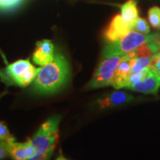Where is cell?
<instances>
[{"label":"cell","mask_w":160,"mask_h":160,"mask_svg":"<svg viewBox=\"0 0 160 160\" xmlns=\"http://www.w3.org/2000/svg\"><path fill=\"white\" fill-rule=\"evenodd\" d=\"M148 20L153 28L160 29V8L153 6L148 10Z\"/></svg>","instance_id":"obj_13"},{"label":"cell","mask_w":160,"mask_h":160,"mask_svg":"<svg viewBox=\"0 0 160 160\" xmlns=\"http://www.w3.org/2000/svg\"><path fill=\"white\" fill-rule=\"evenodd\" d=\"M125 55L102 56L87 89H96L112 85L116 69Z\"/></svg>","instance_id":"obj_5"},{"label":"cell","mask_w":160,"mask_h":160,"mask_svg":"<svg viewBox=\"0 0 160 160\" xmlns=\"http://www.w3.org/2000/svg\"><path fill=\"white\" fill-rule=\"evenodd\" d=\"M132 52L124 57L116 69L113 83H112V86L116 89H120L126 87L128 80L131 73V59L133 56Z\"/></svg>","instance_id":"obj_10"},{"label":"cell","mask_w":160,"mask_h":160,"mask_svg":"<svg viewBox=\"0 0 160 160\" xmlns=\"http://www.w3.org/2000/svg\"><path fill=\"white\" fill-rule=\"evenodd\" d=\"M54 45L51 40L43 39L37 42V48L33 53V61L39 66H44L54 59Z\"/></svg>","instance_id":"obj_9"},{"label":"cell","mask_w":160,"mask_h":160,"mask_svg":"<svg viewBox=\"0 0 160 160\" xmlns=\"http://www.w3.org/2000/svg\"><path fill=\"white\" fill-rule=\"evenodd\" d=\"M5 146L8 155L13 160H31L37 155V151L29 139L25 142H5Z\"/></svg>","instance_id":"obj_7"},{"label":"cell","mask_w":160,"mask_h":160,"mask_svg":"<svg viewBox=\"0 0 160 160\" xmlns=\"http://www.w3.org/2000/svg\"><path fill=\"white\" fill-rule=\"evenodd\" d=\"M5 68H0V80L8 86L25 88L33 82L38 70L30 60L19 59L11 64L6 62Z\"/></svg>","instance_id":"obj_3"},{"label":"cell","mask_w":160,"mask_h":160,"mask_svg":"<svg viewBox=\"0 0 160 160\" xmlns=\"http://www.w3.org/2000/svg\"><path fill=\"white\" fill-rule=\"evenodd\" d=\"M132 100H133V97L128 94L127 93L115 91L99 98V99H97V104L99 105L100 109H105L130 102Z\"/></svg>","instance_id":"obj_11"},{"label":"cell","mask_w":160,"mask_h":160,"mask_svg":"<svg viewBox=\"0 0 160 160\" xmlns=\"http://www.w3.org/2000/svg\"><path fill=\"white\" fill-rule=\"evenodd\" d=\"M59 159L60 160H68V159H66V158H65V157H63V155L62 154L61 152H60V154L59 156Z\"/></svg>","instance_id":"obj_19"},{"label":"cell","mask_w":160,"mask_h":160,"mask_svg":"<svg viewBox=\"0 0 160 160\" xmlns=\"http://www.w3.org/2000/svg\"><path fill=\"white\" fill-rule=\"evenodd\" d=\"M148 71V68L142 70V71L138 72V73H131V75H130V77L128 78V80L127 85H126L125 88H130L132 85H133L134 84L141 81V80L145 77V75L147 74Z\"/></svg>","instance_id":"obj_16"},{"label":"cell","mask_w":160,"mask_h":160,"mask_svg":"<svg viewBox=\"0 0 160 160\" xmlns=\"http://www.w3.org/2000/svg\"><path fill=\"white\" fill-rule=\"evenodd\" d=\"M0 141L8 142L16 141V139L11 134L5 124L1 121H0Z\"/></svg>","instance_id":"obj_17"},{"label":"cell","mask_w":160,"mask_h":160,"mask_svg":"<svg viewBox=\"0 0 160 160\" xmlns=\"http://www.w3.org/2000/svg\"><path fill=\"white\" fill-rule=\"evenodd\" d=\"M59 116L49 118L29 139L37 151L36 157L31 160H48L51 158L59 139Z\"/></svg>","instance_id":"obj_2"},{"label":"cell","mask_w":160,"mask_h":160,"mask_svg":"<svg viewBox=\"0 0 160 160\" xmlns=\"http://www.w3.org/2000/svg\"><path fill=\"white\" fill-rule=\"evenodd\" d=\"M121 15L126 22L133 25V22L139 17V10L137 0H128L122 5H119Z\"/></svg>","instance_id":"obj_12"},{"label":"cell","mask_w":160,"mask_h":160,"mask_svg":"<svg viewBox=\"0 0 160 160\" xmlns=\"http://www.w3.org/2000/svg\"><path fill=\"white\" fill-rule=\"evenodd\" d=\"M160 87V74L149 67L147 74L139 82L132 85L130 89L143 93H157Z\"/></svg>","instance_id":"obj_8"},{"label":"cell","mask_w":160,"mask_h":160,"mask_svg":"<svg viewBox=\"0 0 160 160\" xmlns=\"http://www.w3.org/2000/svg\"><path fill=\"white\" fill-rule=\"evenodd\" d=\"M150 67L152 68L157 73L160 74V51L153 55Z\"/></svg>","instance_id":"obj_18"},{"label":"cell","mask_w":160,"mask_h":160,"mask_svg":"<svg viewBox=\"0 0 160 160\" xmlns=\"http://www.w3.org/2000/svg\"><path fill=\"white\" fill-rule=\"evenodd\" d=\"M153 35V33L145 35L135 31H131L120 39L106 44L102 51V56L128 54L149 42Z\"/></svg>","instance_id":"obj_4"},{"label":"cell","mask_w":160,"mask_h":160,"mask_svg":"<svg viewBox=\"0 0 160 160\" xmlns=\"http://www.w3.org/2000/svg\"><path fill=\"white\" fill-rule=\"evenodd\" d=\"M133 31V25L126 22L121 15L117 14L112 19L104 32V37L108 42H114Z\"/></svg>","instance_id":"obj_6"},{"label":"cell","mask_w":160,"mask_h":160,"mask_svg":"<svg viewBox=\"0 0 160 160\" xmlns=\"http://www.w3.org/2000/svg\"><path fill=\"white\" fill-rule=\"evenodd\" d=\"M55 160H60V159H59V157H58L57 158V159H56Z\"/></svg>","instance_id":"obj_20"},{"label":"cell","mask_w":160,"mask_h":160,"mask_svg":"<svg viewBox=\"0 0 160 160\" xmlns=\"http://www.w3.org/2000/svg\"><path fill=\"white\" fill-rule=\"evenodd\" d=\"M23 0H0V11H11L17 9Z\"/></svg>","instance_id":"obj_15"},{"label":"cell","mask_w":160,"mask_h":160,"mask_svg":"<svg viewBox=\"0 0 160 160\" xmlns=\"http://www.w3.org/2000/svg\"><path fill=\"white\" fill-rule=\"evenodd\" d=\"M69 77V64L65 57L57 52L53 61L39 68L32 82V91L39 95L53 94L66 85Z\"/></svg>","instance_id":"obj_1"},{"label":"cell","mask_w":160,"mask_h":160,"mask_svg":"<svg viewBox=\"0 0 160 160\" xmlns=\"http://www.w3.org/2000/svg\"><path fill=\"white\" fill-rule=\"evenodd\" d=\"M133 31H135L142 34L148 35L151 31V28L147 20L144 18L138 17L137 20L133 22Z\"/></svg>","instance_id":"obj_14"}]
</instances>
